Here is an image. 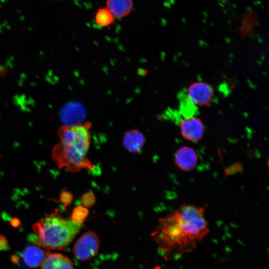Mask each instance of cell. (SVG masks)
<instances>
[{
	"mask_svg": "<svg viewBox=\"0 0 269 269\" xmlns=\"http://www.w3.org/2000/svg\"><path fill=\"white\" fill-rule=\"evenodd\" d=\"M209 233L204 209L184 204L160 219L151 236L168 259L192 251Z\"/></svg>",
	"mask_w": 269,
	"mask_h": 269,
	"instance_id": "6da1fadb",
	"label": "cell"
},
{
	"mask_svg": "<svg viewBox=\"0 0 269 269\" xmlns=\"http://www.w3.org/2000/svg\"><path fill=\"white\" fill-rule=\"evenodd\" d=\"M59 142L52 151V157L59 168L66 167L72 172L81 169H94L87 157L90 144V124L66 125L58 132Z\"/></svg>",
	"mask_w": 269,
	"mask_h": 269,
	"instance_id": "7a4b0ae2",
	"label": "cell"
},
{
	"mask_svg": "<svg viewBox=\"0 0 269 269\" xmlns=\"http://www.w3.org/2000/svg\"><path fill=\"white\" fill-rule=\"evenodd\" d=\"M82 223H76L71 218H63L57 211L32 225L35 244L47 249H64L79 232Z\"/></svg>",
	"mask_w": 269,
	"mask_h": 269,
	"instance_id": "3957f363",
	"label": "cell"
},
{
	"mask_svg": "<svg viewBox=\"0 0 269 269\" xmlns=\"http://www.w3.org/2000/svg\"><path fill=\"white\" fill-rule=\"evenodd\" d=\"M100 240L93 231L84 233L75 243L73 248L75 257L80 261H87L95 256L98 252Z\"/></svg>",
	"mask_w": 269,
	"mask_h": 269,
	"instance_id": "277c9868",
	"label": "cell"
},
{
	"mask_svg": "<svg viewBox=\"0 0 269 269\" xmlns=\"http://www.w3.org/2000/svg\"><path fill=\"white\" fill-rule=\"evenodd\" d=\"M179 124L181 134L184 138L194 142L202 139L205 128L199 118L195 116L183 118Z\"/></svg>",
	"mask_w": 269,
	"mask_h": 269,
	"instance_id": "5b68a950",
	"label": "cell"
},
{
	"mask_svg": "<svg viewBox=\"0 0 269 269\" xmlns=\"http://www.w3.org/2000/svg\"><path fill=\"white\" fill-rule=\"evenodd\" d=\"M212 87L204 82H196L188 88L187 96L196 106H205L209 104L213 97Z\"/></svg>",
	"mask_w": 269,
	"mask_h": 269,
	"instance_id": "8992f818",
	"label": "cell"
},
{
	"mask_svg": "<svg viewBox=\"0 0 269 269\" xmlns=\"http://www.w3.org/2000/svg\"><path fill=\"white\" fill-rule=\"evenodd\" d=\"M197 160L196 151L193 148L186 146L179 148L174 156L176 165L185 171L193 170L197 165Z\"/></svg>",
	"mask_w": 269,
	"mask_h": 269,
	"instance_id": "52a82bcc",
	"label": "cell"
},
{
	"mask_svg": "<svg viewBox=\"0 0 269 269\" xmlns=\"http://www.w3.org/2000/svg\"><path fill=\"white\" fill-rule=\"evenodd\" d=\"M41 264V269H74L71 261L60 253H48Z\"/></svg>",
	"mask_w": 269,
	"mask_h": 269,
	"instance_id": "ba28073f",
	"label": "cell"
},
{
	"mask_svg": "<svg viewBox=\"0 0 269 269\" xmlns=\"http://www.w3.org/2000/svg\"><path fill=\"white\" fill-rule=\"evenodd\" d=\"M49 253L47 251L34 246L24 249L22 256L25 264L29 267L34 268L39 266Z\"/></svg>",
	"mask_w": 269,
	"mask_h": 269,
	"instance_id": "9c48e42d",
	"label": "cell"
},
{
	"mask_svg": "<svg viewBox=\"0 0 269 269\" xmlns=\"http://www.w3.org/2000/svg\"><path fill=\"white\" fill-rule=\"evenodd\" d=\"M145 140V138L141 132L133 130L125 133L123 143L129 151L137 153L141 151Z\"/></svg>",
	"mask_w": 269,
	"mask_h": 269,
	"instance_id": "30bf717a",
	"label": "cell"
},
{
	"mask_svg": "<svg viewBox=\"0 0 269 269\" xmlns=\"http://www.w3.org/2000/svg\"><path fill=\"white\" fill-rule=\"evenodd\" d=\"M107 8L117 18L128 15L133 8V0H107Z\"/></svg>",
	"mask_w": 269,
	"mask_h": 269,
	"instance_id": "8fae6325",
	"label": "cell"
},
{
	"mask_svg": "<svg viewBox=\"0 0 269 269\" xmlns=\"http://www.w3.org/2000/svg\"><path fill=\"white\" fill-rule=\"evenodd\" d=\"M179 113L183 118H190L197 113V106L185 95H181L180 99Z\"/></svg>",
	"mask_w": 269,
	"mask_h": 269,
	"instance_id": "7c38bea8",
	"label": "cell"
},
{
	"mask_svg": "<svg viewBox=\"0 0 269 269\" xmlns=\"http://www.w3.org/2000/svg\"><path fill=\"white\" fill-rule=\"evenodd\" d=\"M253 14V12H249L244 16L243 22L239 30L242 36L249 35L254 31L257 25V17Z\"/></svg>",
	"mask_w": 269,
	"mask_h": 269,
	"instance_id": "4fadbf2b",
	"label": "cell"
},
{
	"mask_svg": "<svg viewBox=\"0 0 269 269\" xmlns=\"http://www.w3.org/2000/svg\"><path fill=\"white\" fill-rule=\"evenodd\" d=\"M95 22L99 25L108 26L113 24L114 16L107 8H102L96 14Z\"/></svg>",
	"mask_w": 269,
	"mask_h": 269,
	"instance_id": "5bb4252c",
	"label": "cell"
},
{
	"mask_svg": "<svg viewBox=\"0 0 269 269\" xmlns=\"http://www.w3.org/2000/svg\"><path fill=\"white\" fill-rule=\"evenodd\" d=\"M88 209L83 206H78L74 208L71 219L76 223H83L88 215Z\"/></svg>",
	"mask_w": 269,
	"mask_h": 269,
	"instance_id": "9a60e30c",
	"label": "cell"
},
{
	"mask_svg": "<svg viewBox=\"0 0 269 269\" xmlns=\"http://www.w3.org/2000/svg\"><path fill=\"white\" fill-rule=\"evenodd\" d=\"M96 201L94 195L90 192H88L82 195L81 202L83 206L90 207L94 205Z\"/></svg>",
	"mask_w": 269,
	"mask_h": 269,
	"instance_id": "2e32d148",
	"label": "cell"
},
{
	"mask_svg": "<svg viewBox=\"0 0 269 269\" xmlns=\"http://www.w3.org/2000/svg\"><path fill=\"white\" fill-rule=\"evenodd\" d=\"M73 198L72 193L65 190H62L60 194V201L65 209L71 203Z\"/></svg>",
	"mask_w": 269,
	"mask_h": 269,
	"instance_id": "e0dca14e",
	"label": "cell"
},
{
	"mask_svg": "<svg viewBox=\"0 0 269 269\" xmlns=\"http://www.w3.org/2000/svg\"><path fill=\"white\" fill-rule=\"evenodd\" d=\"M8 243L6 238L4 236L0 235V250H6L8 247Z\"/></svg>",
	"mask_w": 269,
	"mask_h": 269,
	"instance_id": "ac0fdd59",
	"label": "cell"
},
{
	"mask_svg": "<svg viewBox=\"0 0 269 269\" xmlns=\"http://www.w3.org/2000/svg\"><path fill=\"white\" fill-rule=\"evenodd\" d=\"M10 224L14 228H18L21 225V221L18 218L14 217L10 220Z\"/></svg>",
	"mask_w": 269,
	"mask_h": 269,
	"instance_id": "d6986e66",
	"label": "cell"
}]
</instances>
